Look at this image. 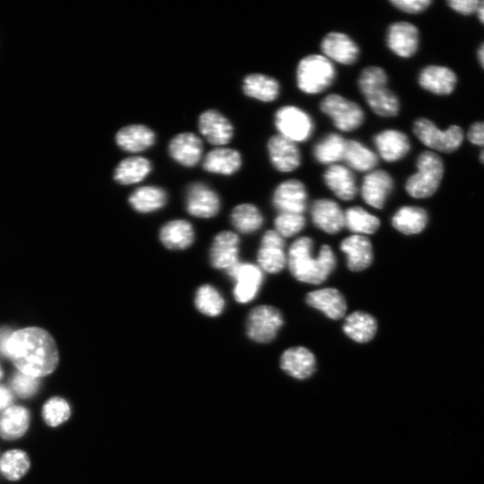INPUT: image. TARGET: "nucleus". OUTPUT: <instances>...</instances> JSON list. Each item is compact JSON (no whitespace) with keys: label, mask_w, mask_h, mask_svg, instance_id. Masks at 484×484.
I'll return each instance as SVG.
<instances>
[{"label":"nucleus","mask_w":484,"mask_h":484,"mask_svg":"<svg viewBox=\"0 0 484 484\" xmlns=\"http://www.w3.org/2000/svg\"><path fill=\"white\" fill-rule=\"evenodd\" d=\"M346 141L338 133H327L313 146L314 160L327 166L339 164L343 158Z\"/></svg>","instance_id":"nucleus-32"},{"label":"nucleus","mask_w":484,"mask_h":484,"mask_svg":"<svg viewBox=\"0 0 484 484\" xmlns=\"http://www.w3.org/2000/svg\"><path fill=\"white\" fill-rule=\"evenodd\" d=\"M186 208L192 216L209 219L219 213L221 200L217 193L210 187L196 182L187 190Z\"/></svg>","instance_id":"nucleus-16"},{"label":"nucleus","mask_w":484,"mask_h":484,"mask_svg":"<svg viewBox=\"0 0 484 484\" xmlns=\"http://www.w3.org/2000/svg\"><path fill=\"white\" fill-rule=\"evenodd\" d=\"M230 221L238 231L244 234H251L262 228L264 218L256 206L253 204H241L232 210Z\"/></svg>","instance_id":"nucleus-40"},{"label":"nucleus","mask_w":484,"mask_h":484,"mask_svg":"<svg viewBox=\"0 0 484 484\" xmlns=\"http://www.w3.org/2000/svg\"><path fill=\"white\" fill-rule=\"evenodd\" d=\"M378 330L376 319L362 311L351 314L343 325V332L353 341L366 343L373 340Z\"/></svg>","instance_id":"nucleus-35"},{"label":"nucleus","mask_w":484,"mask_h":484,"mask_svg":"<svg viewBox=\"0 0 484 484\" xmlns=\"http://www.w3.org/2000/svg\"><path fill=\"white\" fill-rule=\"evenodd\" d=\"M278 135L296 143H305L314 135L316 125L311 115L296 105H285L275 113Z\"/></svg>","instance_id":"nucleus-6"},{"label":"nucleus","mask_w":484,"mask_h":484,"mask_svg":"<svg viewBox=\"0 0 484 484\" xmlns=\"http://www.w3.org/2000/svg\"><path fill=\"white\" fill-rule=\"evenodd\" d=\"M480 2L478 0H449L448 7L463 16H471L476 13Z\"/></svg>","instance_id":"nucleus-49"},{"label":"nucleus","mask_w":484,"mask_h":484,"mask_svg":"<svg viewBox=\"0 0 484 484\" xmlns=\"http://www.w3.org/2000/svg\"><path fill=\"white\" fill-rule=\"evenodd\" d=\"M4 378V368L2 367V366H0V383H2Z\"/></svg>","instance_id":"nucleus-53"},{"label":"nucleus","mask_w":484,"mask_h":484,"mask_svg":"<svg viewBox=\"0 0 484 484\" xmlns=\"http://www.w3.org/2000/svg\"><path fill=\"white\" fill-rule=\"evenodd\" d=\"M116 142L126 152L138 153L150 149L156 142V135L147 126L131 125L117 133Z\"/></svg>","instance_id":"nucleus-30"},{"label":"nucleus","mask_w":484,"mask_h":484,"mask_svg":"<svg viewBox=\"0 0 484 484\" xmlns=\"http://www.w3.org/2000/svg\"><path fill=\"white\" fill-rule=\"evenodd\" d=\"M418 84L421 88L431 93L447 96L455 91L457 76L445 66L429 65L420 71Z\"/></svg>","instance_id":"nucleus-20"},{"label":"nucleus","mask_w":484,"mask_h":484,"mask_svg":"<svg viewBox=\"0 0 484 484\" xmlns=\"http://www.w3.org/2000/svg\"><path fill=\"white\" fill-rule=\"evenodd\" d=\"M284 238L274 230H268L258 253L259 267L270 274L280 273L287 265Z\"/></svg>","instance_id":"nucleus-14"},{"label":"nucleus","mask_w":484,"mask_h":484,"mask_svg":"<svg viewBox=\"0 0 484 484\" xmlns=\"http://www.w3.org/2000/svg\"><path fill=\"white\" fill-rule=\"evenodd\" d=\"M326 186L343 201H351L358 194V186L353 172L340 164L327 166L323 174Z\"/></svg>","instance_id":"nucleus-23"},{"label":"nucleus","mask_w":484,"mask_h":484,"mask_svg":"<svg viewBox=\"0 0 484 484\" xmlns=\"http://www.w3.org/2000/svg\"><path fill=\"white\" fill-rule=\"evenodd\" d=\"M428 222L424 209L417 206H403L393 216L392 224L400 232L412 235L420 233Z\"/></svg>","instance_id":"nucleus-39"},{"label":"nucleus","mask_w":484,"mask_h":484,"mask_svg":"<svg viewBox=\"0 0 484 484\" xmlns=\"http://www.w3.org/2000/svg\"><path fill=\"white\" fill-rule=\"evenodd\" d=\"M166 191L156 186H145L137 189L130 197L132 207L141 214L154 213L163 208L167 203Z\"/></svg>","instance_id":"nucleus-37"},{"label":"nucleus","mask_w":484,"mask_h":484,"mask_svg":"<svg viewBox=\"0 0 484 484\" xmlns=\"http://www.w3.org/2000/svg\"><path fill=\"white\" fill-rule=\"evenodd\" d=\"M313 240L302 237L292 245L287 263L292 275L300 282L320 285L336 267L335 256L328 246H322L319 257H312Z\"/></svg>","instance_id":"nucleus-2"},{"label":"nucleus","mask_w":484,"mask_h":484,"mask_svg":"<svg viewBox=\"0 0 484 484\" xmlns=\"http://www.w3.org/2000/svg\"><path fill=\"white\" fill-rule=\"evenodd\" d=\"M416 168L417 172L407 181V192L415 198H427L433 196L444 177L443 160L435 152L424 151L417 157Z\"/></svg>","instance_id":"nucleus-4"},{"label":"nucleus","mask_w":484,"mask_h":484,"mask_svg":"<svg viewBox=\"0 0 484 484\" xmlns=\"http://www.w3.org/2000/svg\"><path fill=\"white\" fill-rule=\"evenodd\" d=\"M281 368L296 380H307L316 372V358L305 347L290 348L281 357Z\"/></svg>","instance_id":"nucleus-24"},{"label":"nucleus","mask_w":484,"mask_h":484,"mask_svg":"<svg viewBox=\"0 0 484 484\" xmlns=\"http://www.w3.org/2000/svg\"><path fill=\"white\" fill-rule=\"evenodd\" d=\"M307 303L331 319H341L347 310L343 295L335 288H326L308 294Z\"/></svg>","instance_id":"nucleus-29"},{"label":"nucleus","mask_w":484,"mask_h":484,"mask_svg":"<svg viewBox=\"0 0 484 484\" xmlns=\"http://www.w3.org/2000/svg\"><path fill=\"white\" fill-rule=\"evenodd\" d=\"M319 109L341 133L355 132L366 123V112L362 107L338 93L325 96L319 103Z\"/></svg>","instance_id":"nucleus-5"},{"label":"nucleus","mask_w":484,"mask_h":484,"mask_svg":"<svg viewBox=\"0 0 484 484\" xmlns=\"http://www.w3.org/2000/svg\"><path fill=\"white\" fill-rule=\"evenodd\" d=\"M240 240L238 236L230 230L219 232L214 238L209 258L213 268L227 271L238 261Z\"/></svg>","instance_id":"nucleus-18"},{"label":"nucleus","mask_w":484,"mask_h":484,"mask_svg":"<svg viewBox=\"0 0 484 484\" xmlns=\"http://www.w3.org/2000/svg\"><path fill=\"white\" fill-rule=\"evenodd\" d=\"M373 141L379 157L390 164L402 161L412 150L409 137L396 129L380 132L374 136Z\"/></svg>","instance_id":"nucleus-12"},{"label":"nucleus","mask_w":484,"mask_h":484,"mask_svg":"<svg viewBox=\"0 0 484 484\" xmlns=\"http://www.w3.org/2000/svg\"><path fill=\"white\" fill-rule=\"evenodd\" d=\"M307 204L308 191L300 180H287L275 190L273 205L280 214H302L307 209Z\"/></svg>","instance_id":"nucleus-13"},{"label":"nucleus","mask_w":484,"mask_h":484,"mask_svg":"<svg viewBox=\"0 0 484 484\" xmlns=\"http://www.w3.org/2000/svg\"><path fill=\"white\" fill-rule=\"evenodd\" d=\"M467 140L471 144L481 148L479 160L484 165V121L472 125L467 133Z\"/></svg>","instance_id":"nucleus-48"},{"label":"nucleus","mask_w":484,"mask_h":484,"mask_svg":"<svg viewBox=\"0 0 484 484\" xmlns=\"http://www.w3.org/2000/svg\"><path fill=\"white\" fill-rule=\"evenodd\" d=\"M242 165L241 155L230 149H216L208 153L204 160V169L212 173L232 175Z\"/></svg>","instance_id":"nucleus-34"},{"label":"nucleus","mask_w":484,"mask_h":484,"mask_svg":"<svg viewBox=\"0 0 484 484\" xmlns=\"http://www.w3.org/2000/svg\"><path fill=\"white\" fill-rule=\"evenodd\" d=\"M198 126L201 134L214 146L227 145L233 137V127L230 120L214 109L200 115Z\"/></svg>","instance_id":"nucleus-22"},{"label":"nucleus","mask_w":484,"mask_h":484,"mask_svg":"<svg viewBox=\"0 0 484 484\" xmlns=\"http://www.w3.org/2000/svg\"><path fill=\"white\" fill-rule=\"evenodd\" d=\"M311 217L318 228L329 234H335L345 226L344 213L332 199L316 200L311 207Z\"/></svg>","instance_id":"nucleus-25"},{"label":"nucleus","mask_w":484,"mask_h":484,"mask_svg":"<svg viewBox=\"0 0 484 484\" xmlns=\"http://www.w3.org/2000/svg\"><path fill=\"white\" fill-rule=\"evenodd\" d=\"M296 85L307 95H318L327 91L337 78L335 64L322 54L303 57L296 68Z\"/></svg>","instance_id":"nucleus-3"},{"label":"nucleus","mask_w":484,"mask_h":484,"mask_svg":"<svg viewBox=\"0 0 484 484\" xmlns=\"http://www.w3.org/2000/svg\"><path fill=\"white\" fill-rule=\"evenodd\" d=\"M195 306L205 316L215 318L225 309V300L213 286H201L196 292Z\"/></svg>","instance_id":"nucleus-42"},{"label":"nucleus","mask_w":484,"mask_h":484,"mask_svg":"<svg viewBox=\"0 0 484 484\" xmlns=\"http://www.w3.org/2000/svg\"><path fill=\"white\" fill-rule=\"evenodd\" d=\"M169 153L178 164L186 167H193L201 159L203 144L201 140L195 134L182 133L171 141Z\"/></svg>","instance_id":"nucleus-27"},{"label":"nucleus","mask_w":484,"mask_h":484,"mask_svg":"<svg viewBox=\"0 0 484 484\" xmlns=\"http://www.w3.org/2000/svg\"><path fill=\"white\" fill-rule=\"evenodd\" d=\"M391 5L396 10L409 15L425 12L432 4V0H391Z\"/></svg>","instance_id":"nucleus-47"},{"label":"nucleus","mask_w":484,"mask_h":484,"mask_svg":"<svg viewBox=\"0 0 484 484\" xmlns=\"http://www.w3.org/2000/svg\"><path fill=\"white\" fill-rule=\"evenodd\" d=\"M268 152L271 165L279 173H292L302 165V158L298 144L278 134L270 139Z\"/></svg>","instance_id":"nucleus-17"},{"label":"nucleus","mask_w":484,"mask_h":484,"mask_svg":"<svg viewBox=\"0 0 484 484\" xmlns=\"http://www.w3.org/2000/svg\"><path fill=\"white\" fill-rule=\"evenodd\" d=\"M476 14L480 22L484 25V2H480Z\"/></svg>","instance_id":"nucleus-52"},{"label":"nucleus","mask_w":484,"mask_h":484,"mask_svg":"<svg viewBox=\"0 0 484 484\" xmlns=\"http://www.w3.org/2000/svg\"><path fill=\"white\" fill-rule=\"evenodd\" d=\"M343 162L351 171L368 173L376 170L380 157L360 141L347 140Z\"/></svg>","instance_id":"nucleus-28"},{"label":"nucleus","mask_w":484,"mask_h":484,"mask_svg":"<svg viewBox=\"0 0 484 484\" xmlns=\"http://www.w3.org/2000/svg\"><path fill=\"white\" fill-rule=\"evenodd\" d=\"M283 325L284 318L279 310L268 305L259 306L249 314L247 335L254 342L268 343L277 337Z\"/></svg>","instance_id":"nucleus-9"},{"label":"nucleus","mask_w":484,"mask_h":484,"mask_svg":"<svg viewBox=\"0 0 484 484\" xmlns=\"http://www.w3.org/2000/svg\"><path fill=\"white\" fill-rule=\"evenodd\" d=\"M322 55L334 64L353 66L359 59L360 49L348 35L341 32H330L321 41Z\"/></svg>","instance_id":"nucleus-11"},{"label":"nucleus","mask_w":484,"mask_h":484,"mask_svg":"<svg viewBox=\"0 0 484 484\" xmlns=\"http://www.w3.org/2000/svg\"><path fill=\"white\" fill-rule=\"evenodd\" d=\"M234 282L233 296L237 302L246 304L259 294L264 282L262 270L254 264L240 262L226 271Z\"/></svg>","instance_id":"nucleus-8"},{"label":"nucleus","mask_w":484,"mask_h":484,"mask_svg":"<svg viewBox=\"0 0 484 484\" xmlns=\"http://www.w3.org/2000/svg\"><path fill=\"white\" fill-rule=\"evenodd\" d=\"M341 251L347 255V266L353 272L366 270L374 262L372 242L365 236L352 235L344 238Z\"/></svg>","instance_id":"nucleus-21"},{"label":"nucleus","mask_w":484,"mask_h":484,"mask_svg":"<svg viewBox=\"0 0 484 484\" xmlns=\"http://www.w3.org/2000/svg\"><path fill=\"white\" fill-rule=\"evenodd\" d=\"M72 415L69 402L60 396L49 398L42 407L41 416L49 428L56 429L65 424Z\"/></svg>","instance_id":"nucleus-41"},{"label":"nucleus","mask_w":484,"mask_h":484,"mask_svg":"<svg viewBox=\"0 0 484 484\" xmlns=\"http://www.w3.org/2000/svg\"><path fill=\"white\" fill-rule=\"evenodd\" d=\"M41 389V379H37L22 373L15 375L12 380V391L21 399L35 398Z\"/></svg>","instance_id":"nucleus-45"},{"label":"nucleus","mask_w":484,"mask_h":484,"mask_svg":"<svg viewBox=\"0 0 484 484\" xmlns=\"http://www.w3.org/2000/svg\"><path fill=\"white\" fill-rule=\"evenodd\" d=\"M32 461L29 454L21 448H12L0 456V474L9 481L21 480L29 472Z\"/></svg>","instance_id":"nucleus-33"},{"label":"nucleus","mask_w":484,"mask_h":484,"mask_svg":"<svg viewBox=\"0 0 484 484\" xmlns=\"http://www.w3.org/2000/svg\"><path fill=\"white\" fill-rule=\"evenodd\" d=\"M477 59L480 65L484 69V43L480 45L477 51Z\"/></svg>","instance_id":"nucleus-51"},{"label":"nucleus","mask_w":484,"mask_h":484,"mask_svg":"<svg viewBox=\"0 0 484 484\" xmlns=\"http://www.w3.org/2000/svg\"><path fill=\"white\" fill-rule=\"evenodd\" d=\"M389 50L401 59H411L420 47V31L418 28L407 21L392 23L386 36Z\"/></svg>","instance_id":"nucleus-10"},{"label":"nucleus","mask_w":484,"mask_h":484,"mask_svg":"<svg viewBox=\"0 0 484 484\" xmlns=\"http://www.w3.org/2000/svg\"><path fill=\"white\" fill-rule=\"evenodd\" d=\"M363 98L369 108L382 117H395L400 113V100L388 86L378 87L363 95Z\"/></svg>","instance_id":"nucleus-36"},{"label":"nucleus","mask_w":484,"mask_h":484,"mask_svg":"<svg viewBox=\"0 0 484 484\" xmlns=\"http://www.w3.org/2000/svg\"><path fill=\"white\" fill-rule=\"evenodd\" d=\"M0 351L20 373L42 379L53 374L60 356L53 338L37 327H29L7 335L0 342Z\"/></svg>","instance_id":"nucleus-1"},{"label":"nucleus","mask_w":484,"mask_h":484,"mask_svg":"<svg viewBox=\"0 0 484 484\" xmlns=\"http://www.w3.org/2000/svg\"><path fill=\"white\" fill-rule=\"evenodd\" d=\"M388 85L389 76L386 70L379 66L363 69L358 77V88L362 96L377 87Z\"/></svg>","instance_id":"nucleus-44"},{"label":"nucleus","mask_w":484,"mask_h":484,"mask_svg":"<svg viewBox=\"0 0 484 484\" xmlns=\"http://www.w3.org/2000/svg\"><path fill=\"white\" fill-rule=\"evenodd\" d=\"M305 224V217L297 214H279L275 221L277 231L283 238H290L298 234Z\"/></svg>","instance_id":"nucleus-46"},{"label":"nucleus","mask_w":484,"mask_h":484,"mask_svg":"<svg viewBox=\"0 0 484 484\" xmlns=\"http://www.w3.org/2000/svg\"><path fill=\"white\" fill-rule=\"evenodd\" d=\"M413 133L425 147L445 154L456 152L464 140V131L459 126L452 125L441 131L433 121L426 117H419L415 121Z\"/></svg>","instance_id":"nucleus-7"},{"label":"nucleus","mask_w":484,"mask_h":484,"mask_svg":"<svg viewBox=\"0 0 484 484\" xmlns=\"http://www.w3.org/2000/svg\"><path fill=\"white\" fill-rule=\"evenodd\" d=\"M395 187L394 179L385 170H375L363 178L360 194L369 206L383 209L392 194Z\"/></svg>","instance_id":"nucleus-15"},{"label":"nucleus","mask_w":484,"mask_h":484,"mask_svg":"<svg viewBox=\"0 0 484 484\" xmlns=\"http://www.w3.org/2000/svg\"><path fill=\"white\" fill-rule=\"evenodd\" d=\"M15 395L12 391L4 385H0V414L12 407Z\"/></svg>","instance_id":"nucleus-50"},{"label":"nucleus","mask_w":484,"mask_h":484,"mask_svg":"<svg viewBox=\"0 0 484 484\" xmlns=\"http://www.w3.org/2000/svg\"><path fill=\"white\" fill-rule=\"evenodd\" d=\"M345 226L352 232L361 234H374L380 226L378 217L360 206H352L344 213Z\"/></svg>","instance_id":"nucleus-43"},{"label":"nucleus","mask_w":484,"mask_h":484,"mask_svg":"<svg viewBox=\"0 0 484 484\" xmlns=\"http://www.w3.org/2000/svg\"><path fill=\"white\" fill-rule=\"evenodd\" d=\"M152 171L151 163L144 157H130L120 162L114 173V180L120 185H133L142 182Z\"/></svg>","instance_id":"nucleus-38"},{"label":"nucleus","mask_w":484,"mask_h":484,"mask_svg":"<svg viewBox=\"0 0 484 484\" xmlns=\"http://www.w3.org/2000/svg\"><path fill=\"white\" fill-rule=\"evenodd\" d=\"M193 225L186 220H173L165 223L160 230L162 245L171 251H184L195 241Z\"/></svg>","instance_id":"nucleus-26"},{"label":"nucleus","mask_w":484,"mask_h":484,"mask_svg":"<svg viewBox=\"0 0 484 484\" xmlns=\"http://www.w3.org/2000/svg\"><path fill=\"white\" fill-rule=\"evenodd\" d=\"M242 88L248 97L262 102L275 101L281 93V85L277 78L261 73L247 76Z\"/></svg>","instance_id":"nucleus-31"},{"label":"nucleus","mask_w":484,"mask_h":484,"mask_svg":"<svg viewBox=\"0 0 484 484\" xmlns=\"http://www.w3.org/2000/svg\"><path fill=\"white\" fill-rule=\"evenodd\" d=\"M32 424V413L21 405H13L0 414V439L17 441L24 438Z\"/></svg>","instance_id":"nucleus-19"}]
</instances>
